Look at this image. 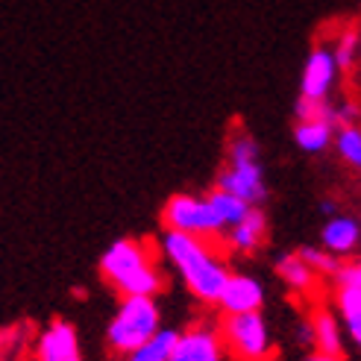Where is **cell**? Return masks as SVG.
Instances as JSON below:
<instances>
[{
  "label": "cell",
  "mask_w": 361,
  "mask_h": 361,
  "mask_svg": "<svg viewBox=\"0 0 361 361\" xmlns=\"http://www.w3.org/2000/svg\"><path fill=\"white\" fill-rule=\"evenodd\" d=\"M358 118H361V109L353 100L332 103V126H335V130H341V126H350V123H358Z\"/></svg>",
  "instance_id": "23"
},
{
  "label": "cell",
  "mask_w": 361,
  "mask_h": 361,
  "mask_svg": "<svg viewBox=\"0 0 361 361\" xmlns=\"http://www.w3.org/2000/svg\"><path fill=\"white\" fill-rule=\"evenodd\" d=\"M297 252H300V259L309 264L323 282H329L338 274V267H341V259H335L332 252H326L323 247H300Z\"/></svg>",
  "instance_id": "22"
},
{
  "label": "cell",
  "mask_w": 361,
  "mask_h": 361,
  "mask_svg": "<svg viewBox=\"0 0 361 361\" xmlns=\"http://www.w3.org/2000/svg\"><path fill=\"white\" fill-rule=\"evenodd\" d=\"M320 214H323V218H335V214H341V206H338V200H320Z\"/></svg>",
  "instance_id": "27"
},
{
  "label": "cell",
  "mask_w": 361,
  "mask_h": 361,
  "mask_svg": "<svg viewBox=\"0 0 361 361\" xmlns=\"http://www.w3.org/2000/svg\"><path fill=\"white\" fill-rule=\"evenodd\" d=\"M329 282H358V285H361V256L347 259V262H341L338 274H335Z\"/></svg>",
  "instance_id": "24"
},
{
  "label": "cell",
  "mask_w": 361,
  "mask_h": 361,
  "mask_svg": "<svg viewBox=\"0 0 361 361\" xmlns=\"http://www.w3.org/2000/svg\"><path fill=\"white\" fill-rule=\"evenodd\" d=\"M274 270H276L279 282H282V285H285L288 291H291L302 305H309V302H314V300L323 297V294H320L323 279H320L314 270L300 259V252H297V250H291V252H279V256L274 259Z\"/></svg>",
  "instance_id": "11"
},
{
  "label": "cell",
  "mask_w": 361,
  "mask_h": 361,
  "mask_svg": "<svg viewBox=\"0 0 361 361\" xmlns=\"http://www.w3.org/2000/svg\"><path fill=\"white\" fill-rule=\"evenodd\" d=\"M232 197H238L247 206L262 209V203L267 200V179H264V165L256 161V165H224L218 173H214V185Z\"/></svg>",
  "instance_id": "9"
},
{
  "label": "cell",
  "mask_w": 361,
  "mask_h": 361,
  "mask_svg": "<svg viewBox=\"0 0 361 361\" xmlns=\"http://www.w3.org/2000/svg\"><path fill=\"white\" fill-rule=\"evenodd\" d=\"M294 335H297V344H300V347H309V350H312V326H309V317H305V314L300 317Z\"/></svg>",
  "instance_id": "25"
},
{
  "label": "cell",
  "mask_w": 361,
  "mask_h": 361,
  "mask_svg": "<svg viewBox=\"0 0 361 361\" xmlns=\"http://www.w3.org/2000/svg\"><path fill=\"white\" fill-rule=\"evenodd\" d=\"M168 361H229L218 317L200 314L188 326L176 329V341L171 347Z\"/></svg>",
  "instance_id": "6"
},
{
  "label": "cell",
  "mask_w": 361,
  "mask_h": 361,
  "mask_svg": "<svg viewBox=\"0 0 361 361\" xmlns=\"http://www.w3.org/2000/svg\"><path fill=\"white\" fill-rule=\"evenodd\" d=\"M226 153H224V165H256L262 161V147L241 123H235L226 135Z\"/></svg>",
  "instance_id": "17"
},
{
  "label": "cell",
  "mask_w": 361,
  "mask_h": 361,
  "mask_svg": "<svg viewBox=\"0 0 361 361\" xmlns=\"http://www.w3.org/2000/svg\"><path fill=\"white\" fill-rule=\"evenodd\" d=\"M262 305H264V285L252 274L232 270L224 285L218 312L221 314H250V312H262Z\"/></svg>",
  "instance_id": "12"
},
{
  "label": "cell",
  "mask_w": 361,
  "mask_h": 361,
  "mask_svg": "<svg viewBox=\"0 0 361 361\" xmlns=\"http://www.w3.org/2000/svg\"><path fill=\"white\" fill-rule=\"evenodd\" d=\"M329 47H332V56H335V62H338V68H341V74H344V71H353V68L358 65L355 24H344L341 30H335Z\"/></svg>",
  "instance_id": "20"
},
{
  "label": "cell",
  "mask_w": 361,
  "mask_h": 361,
  "mask_svg": "<svg viewBox=\"0 0 361 361\" xmlns=\"http://www.w3.org/2000/svg\"><path fill=\"white\" fill-rule=\"evenodd\" d=\"M335 138V126L326 121H297L294 123V141L302 153H326L332 147Z\"/></svg>",
  "instance_id": "16"
},
{
  "label": "cell",
  "mask_w": 361,
  "mask_h": 361,
  "mask_svg": "<svg viewBox=\"0 0 361 361\" xmlns=\"http://www.w3.org/2000/svg\"><path fill=\"white\" fill-rule=\"evenodd\" d=\"M103 282L118 297H159L168 288V274L150 238H118L97 262Z\"/></svg>",
  "instance_id": "2"
},
{
  "label": "cell",
  "mask_w": 361,
  "mask_h": 361,
  "mask_svg": "<svg viewBox=\"0 0 361 361\" xmlns=\"http://www.w3.org/2000/svg\"><path fill=\"white\" fill-rule=\"evenodd\" d=\"M173 341H176V329H165V326H161L159 335H153L144 347H138V350H133V353L121 355L118 361H168V358H171Z\"/></svg>",
  "instance_id": "19"
},
{
  "label": "cell",
  "mask_w": 361,
  "mask_h": 361,
  "mask_svg": "<svg viewBox=\"0 0 361 361\" xmlns=\"http://www.w3.org/2000/svg\"><path fill=\"white\" fill-rule=\"evenodd\" d=\"M218 326L232 361H274V335L262 312L218 314Z\"/></svg>",
  "instance_id": "5"
},
{
  "label": "cell",
  "mask_w": 361,
  "mask_h": 361,
  "mask_svg": "<svg viewBox=\"0 0 361 361\" xmlns=\"http://www.w3.org/2000/svg\"><path fill=\"white\" fill-rule=\"evenodd\" d=\"M305 317H309V326H312V350L323 353V355H335V358H344L347 353V335L344 326L335 314V309L329 305V300H314L305 305Z\"/></svg>",
  "instance_id": "10"
},
{
  "label": "cell",
  "mask_w": 361,
  "mask_h": 361,
  "mask_svg": "<svg viewBox=\"0 0 361 361\" xmlns=\"http://www.w3.org/2000/svg\"><path fill=\"white\" fill-rule=\"evenodd\" d=\"M335 150L338 156L347 161L353 171L361 173V123H350V126H341L335 130Z\"/></svg>",
  "instance_id": "21"
},
{
  "label": "cell",
  "mask_w": 361,
  "mask_h": 361,
  "mask_svg": "<svg viewBox=\"0 0 361 361\" xmlns=\"http://www.w3.org/2000/svg\"><path fill=\"white\" fill-rule=\"evenodd\" d=\"M159 221H161V229L183 232V235H194L212 244H221L224 238V226L218 221V214H214L212 203L206 200V194H191V191L171 194L159 212Z\"/></svg>",
  "instance_id": "4"
},
{
  "label": "cell",
  "mask_w": 361,
  "mask_h": 361,
  "mask_svg": "<svg viewBox=\"0 0 361 361\" xmlns=\"http://www.w3.org/2000/svg\"><path fill=\"white\" fill-rule=\"evenodd\" d=\"M320 247L341 262L355 259L358 247H361V221L353 218V214H344V212L329 218L320 229Z\"/></svg>",
  "instance_id": "15"
},
{
  "label": "cell",
  "mask_w": 361,
  "mask_h": 361,
  "mask_svg": "<svg viewBox=\"0 0 361 361\" xmlns=\"http://www.w3.org/2000/svg\"><path fill=\"white\" fill-rule=\"evenodd\" d=\"M32 361H85L80 347V332L71 320L53 317L35 335Z\"/></svg>",
  "instance_id": "8"
},
{
  "label": "cell",
  "mask_w": 361,
  "mask_h": 361,
  "mask_svg": "<svg viewBox=\"0 0 361 361\" xmlns=\"http://www.w3.org/2000/svg\"><path fill=\"white\" fill-rule=\"evenodd\" d=\"M300 361H344V358H335V355H323V353H317V350H309Z\"/></svg>",
  "instance_id": "28"
},
{
  "label": "cell",
  "mask_w": 361,
  "mask_h": 361,
  "mask_svg": "<svg viewBox=\"0 0 361 361\" xmlns=\"http://www.w3.org/2000/svg\"><path fill=\"white\" fill-rule=\"evenodd\" d=\"M156 252L161 264H171L176 276L183 279L185 291L206 309H218L224 285L232 274L229 267V252L221 244H212L183 232L161 229L156 241Z\"/></svg>",
  "instance_id": "1"
},
{
  "label": "cell",
  "mask_w": 361,
  "mask_h": 361,
  "mask_svg": "<svg viewBox=\"0 0 361 361\" xmlns=\"http://www.w3.org/2000/svg\"><path fill=\"white\" fill-rule=\"evenodd\" d=\"M161 329V305L156 297H121L106 326V350L115 358L144 347Z\"/></svg>",
  "instance_id": "3"
},
{
  "label": "cell",
  "mask_w": 361,
  "mask_h": 361,
  "mask_svg": "<svg viewBox=\"0 0 361 361\" xmlns=\"http://www.w3.org/2000/svg\"><path fill=\"white\" fill-rule=\"evenodd\" d=\"M267 214L264 209H250L247 212V218L238 224V226H232L224 232V238H221V247L229 252V256H256V252L264 247L267 241Z\"/></svg>",
  "instance_id": "13"
},
{
  "label": "cell",
  "mask_w": 361,
  "mask_h": 361,
  "mask_svg": "<svg viewBox=\"0 0 361 361\" xmlns=\"http://www.w3.org/2000/svg\"><path fill=\"white\" fill-rule=\"evenodd\" d=\"M203 194H206V200L212 203L214 214H218L224 232L232 229V226H238V224L247 218V212L252 209V206H247L244 200H238V197H232V194H226V191H221V188H209V191H203Z\"/></svg>",
  "instance_id": "18"
},
{
  "label": "cell",
  "mask_w": 361,
  "mask_h": 361,
  "mask_svg": "<svg viewBox=\"0 0 361 361\" xmlns=\"http://www.w3.org/2000/svg\"><path fill=\"white\" fill-rule=\"evenodd\" d=\"M338 80H341V68L332 56V47L326 39H317L302 62L300 97L302 100H332Z\"/></svg>",
  "instance_id": "7"
},
{
  "label": "cell",
  "mask_w": 361,
  "mask_h": 361,
  "mask_svg": "<svg viewBox=\"0 0 361 361\" xmlns=\"http://www.w3.org/2000/svg\"><path fill=\"white\" fill-rule=\"evenodd\" d=\"M355 42H358V62H361V21L355 24Z\"/></svg>",
  "instance_id": "29"
},
{
  "label": "cell",
  "mask_w": 361,
  "mask_h": 361,
  "mask_svg": "<svg viewBox=\"0 0 361 361\" xmlns=\"http://www.w3.org/2000/svg\"><path fill=\"white\" fill-rule=\"evenodd\" d=\"M15 338H18V329H0V358L9 353V347L15 344Z\"/></svg>",
  "instance_id": "26"
},
{
  "label": "cell",
  "mask_w": 361,
  "mask_h": 361,
  "mask_svg": "<svg viewBox=\"0 0 361 361\" xmlns=\"http://www.w3.org/2000/svg\"><path fill=\"white\" fill-rule=\"evenodd\" d=\"M329 305L335 309L344 335L361 353V285L358 282H329Z\"/></svg>",
  "instance_id": "14"
}]
</instances>
